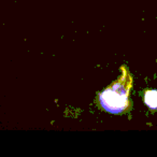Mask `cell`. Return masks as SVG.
Segmentation results:
<instances>
[{
	"mask_svg": "<svg viewBox=\"0 0 157 157\" xmlns=\"http://www.w3.org/2000/svg\"><path fill=\"white\" fill-rule=\"evenodd\" d=\"M122 74L98 97L99 105L111 114H124L131 109L129 95L132 87V76L126 66L121 67Z\"/></svg>",
	"mask_w": 157,
	"mask_h": 157,
	"instance_id": "1",
	"label": "cell"
},
{
	"mask_svg": "<svg viewBox=\"0 0 157 157\" xmlns=\"http://www.w3.org/2000/svg\"><path fill=\"white\" fill-rule=\"evenodd\" d=\"M144 103L151 110H157V90H148L144 93Z\"/></svg>",
	"mask_w": 157,
	"mask_h": 157,
	"instance_id": "2",
	"label": "cell"
}]
</instances>
